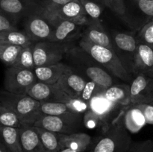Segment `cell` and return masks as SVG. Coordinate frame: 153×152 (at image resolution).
Masks as SVG:
<instances>
[{"instance_id":"6da1fadb","label":"cell","mask_w":153,"mask_h":152,"mask_svg":"<svg viewBox=\"0 0 153 152\" xmlns=\"http://www.w3.org/2000/svg\"><path fill=\"white\" fill-rule=\"evenodd\" d=\"M125 109L118 114L91 149L86 152H126L132 142L131 134L124 122Z\"/></svg>"},{"instance_id":"7a4b0ae2","label":"cell","mask_w":153,"mask_h":152,"mask_svg":"<svg viewBox=\"0 0 153 152\" xmlns=\"http://www.w3.org/2000/svg\"><path fill=\"white\" fill-rule=\"evenodd\" d=\"M0 106L13 110L24 125L34 126L42 113L40 108L41 102L27 94L18 95L2 91L0 98Z\"/></svg>"},{"instance_id":"3957f363","label":"cell","mask_w":153,"mask_h":152,"mask_svg":"<svg viewBox=\"0 0 153 152\" xmlns=\"http://www.w3.org/2000/svg\"><path fill=\"white\" fill-rule=\"evenodd\" d=\"M67 55L70 56L72 62L85 72L89 80L98 83L105 89L114 85L111 75L80 46L72 48Z\"/></svg>"},{"instance_id":"277c9868","label":"cell","mask_w":153,"mask_h":152,"mask_svg":"<svg viewBox=\"0 0 153 152\" xmlns=\"http://www.w3.org/2000/svg\"><path fill=\"white\" fill-rule=\"evenodd\" d=\"M79 46L115 77L124 81L131 80V75L126 69L114 50L82 40L79 42Z\"/></svg>"},{"instance_id":"5b68a950","label":"cell","mask_w":153,"mask_h":152,"mask_svg":"<svg viewBox=\"0 0 153 152\" xmlns=\"http://www.w3.org/2000/svg\"><path fill=\"white\" fill-rule=\"evenodd\" d=\"M60 19L53 12L34 13L25 19L24 31L34 43L50 41Z\"/></svg>"},{"instance_id":"8992f818","label":"cell","mask_w":153,"mask_h":152,"mask_svg":"<svg viewBox=\"0 0 153 152\" xmlns=\"http://www.w3.org/2000/svg\"><path fill=\"white\" fill-rule=\"evenodd\" d=\"M70 43L43 41L33 46L34 63L36 67L58 63L72 49Z\"/></svg>"},{"instance_id":"52a82bcc","label":"cell","mask_w":153,"mask_h":152,"mask_svg":"<svg viewBox=\"0 0 153 152\" xmlns=\"http://www.w3.org/2000/svg\"><path fill=\"white\" fill-rule=\"evenodd\" d=\"M82 120V114L72 113L63 116H51L42 113L34 126L58 134L77 133Z\"/></svg>"},{"instance_id":"ba28073f","label":"cell","mask_w":153,"mask_h":152,"mask_svg":"<svg viewBox=\"0 0 153 152\" xmlns=\"http://www.w3.org/2000/svg\"><path fill=\"white\" fill-rule=\"evenodd\" d=\"M114 51L130 75L134 73V58L137 49L138 41L132 34L124 32H113L111 36Z\"/></svg>"},{"instance_id":"9c48e42d","label":"cell","mask_w":153,"mask_h":152,"mask_svg":"<svg viewBox=\"0 0 153 152\" xmlns=\"http://www.w3.org/2000/svg\"><path fill=\"white\" fill-rule=\"evenodd\" d=\"M37 80L34 71L7 67L4 71V90L13 94L24 95Z\"/></svg>"},{"instance_id":"30bf717a","label":"cell","mask_w":153,"mask_h":152,"mask_svg":"<svg viewBox=\"0 0 153 152\" xmlns=\"http://www.w3.org/2000/svg\"><path fill=\"white\" fill-rule=\"evenodd\" d=\"M0 11L16 24L22 18L45 13L34 0H0Z\"/></svg>"},{"instance_id":"8fae6325","label":"cell","mask_w":153,"mask_h":152,"mask_svg":"<svg viewBox=\"0 0 153 152\" xmlns=\"http://www.w3.org/2000/svg\"><path fill=\"white\" fill-rule=\"evenodd\" d=\"M131 104H153V77L140 73L131 84Z\"/></svg>"},{"instance_id":"7c38bea8","label":"cell","mask_w":153,"mask_h":152,"mask_svg":"<svg viewBox=\"0 0 153 152\" xmlns=\"http://www.w3.org/2000/svg\"><path fill=\"white\" fill-rule=\"evenodd\" d=\"M62 19L76 21L85 25L91 22L83 5L79 0H73L65 4L56 7L52 11Z\"/></svg>"},{"instance_id":"4fadbf2b","label":"cell","mask_w":153,"mask_h":152,"mask_svg":"<svg viewBox=\"0 0 153 152\" xmlns=\"http://www.w3.org/2000/svg\"><path fill=\"white\" fill-rule=\"evenodd\" d=\"M86 83L87 80L82 75L75 72L71 67L61 77L56 85L59 89L70 96L73 98H79Z\"/></svg>"},{"instance_id":"5bb4252c","label":"cell","mask_w":153,"mask_h":152,"mask_svg":"<svg viewBox=\"0 0 153 152\" xmlns=\"http://www.w3.org/2000/svg\"><path fill=\"white\" fill-rule=\"evenodd\" d=\"M83 25H85L76 21L60 19L52 33L50 42L70 43L79 34Z\"/></svg>"},{"instance_id":"9a60e30c","label":"cell","mask_w":153,"mask_h":152,"mask_svg":"<svg viewBox=\"0 0 153 152\" xmlns=\"http://www.w3.org/2000/svg\"><path fill=\"white\" fill-rule=\"evenodd\" d=\"M82 40L114 50L111 38L105 31L100 21H91L82 34Z\"/></svg>"},{"instance_id":"2e32d148","label":"cell","mask_w":153,"mask_h":152,"mask_svg":"<svg viewBox=\"0 0 153 152\" xmlns=\"http://www.w3.org/2000/svg\"><path fill=\"white\" fill-rule=\"evenodd\" d=\"M119 104L108 100L103 95L94 96L89 103V110L98 116L103 124H105V128H107L110 123H108L109 118L113 114V112L117 109Z\"/></svg>"},{"instance_id":"e0dca14e","label":"cell","mask_w":153,"mask_h":152,"mask_svg":"<svg viewBox=\"0 0 153 152\" xmlns=\"http://www.w3.org/2000/svg\"><path fill=\"white\" fill-rule=\"evenodd\" d=\"M70 68L68 65L60 62L53 65L36 67L34 72L39 81L55 84Z\"/></svg>"},{"instance_id":"ac0fdd59","label":"cell","mask_w":153,"mask_h":152,"mask_svg":"<svg viewBox=\"0 0 153 152\" xmlns=\"http://www.w3.org/2000/svg\"><path fill=\"white\" fill-rule=\"evenodd\" d=\"M153 69V49L148 45L138 42L137 52L134 58V73L148 75Z\"/></svg>"},{"instance_id":"d6986e66","label":"cell","mask_w":153,"mask_h":152,"mask_svg":"<svg viewBox=\"0 0 153 152\" xmlns=\"http://www.w3.org/2000/svg\"><path fill=\"white\" fill-rule=\"evenodd\" d=\"M20 138L23 152H46L34 126L25 125L20 128Z\"/></svg>"},{"instance_id":"ffe728a7","label":"cell","mask_w":153,"mask_h":152,"mask_svg":"<svg viewBox=\"0 0 153 152\" xmlns=\"http://www.w3.org/2000/svg\"><path fill=\"white\" fill-rule=\"evenodd\" d=\"M61 149L69 148L79 152H86L91 143V137L85 133H74L71 134H60Z\"/></svg>"},{"instance_id":"44dd1931","label":"cell","mask_w":153,"mask_h":152,"mask_svg":"<svg viewBox=\"0 0 153 152\" xmlns=\"http://www.w3.org/2000/svg\"><path fill=\"white\" fill-rule=\"evenodd\" d=\"M124 122L130 134H137L146 125V119L141 110L135 104L126 106Z\"/></svg>"},{"instance_id":"7402d4cb","label":"cell","mask_w":153,"mask_h":152,"mask_svg":"<svg viewBox=\"0 0 153 152\" xmlns=\"http://www.w3.org/2000/svg\"><path fill=\"white\" fill-rule=\"evenodd\" d=\"M55 92L56 84H48L37 80L28 89L27 95L41 103L54 102Z\"/></svg>"},{"instance_id":"603a6c76","label":"cell","mask_w":153,"mask_h":152,"mask_svg":"<svg viewBox=\"0 0 153 152\" xmlns=\"http://www.w3.org/2000/svg\"><path fill=\"white\" fill-rule=\"evenodd\" d=\"M108 100L122 106L131 104V86L127 84L112 85L102 94Z\"/></svg>"},{"instance_id":"cb8c5ba5","label":"cell","mask_w":153,"mask_h":152,"mask_svg":"<svg viewBox=\"0 0 153 152\" xmlns=\"http://www.w3.org/2000/svg\"><path fill=\"white\" fill-rule=\"evenodd\" d=\"M1 141L11 152H23L20 138V128L1 125Z\"/></svg>"},{"instance_id":"d4e9b609","label":"cell","mask_w":153,"mask_h":152,"mask_svg":"<svg viewBox=\"0 0 153 152\" xmlns=\"http://www.w3.org/2000/svg\"><path fill=\"white\" fill-rule=\"evenodd\" d=\"M46 152H58L61 149L58 133L52 132L39 127L34 126Z\"/></svg>"},{"instance_id":"484cf974","label":"cell","mask_w":153,"mask_h":152,"mask_svg":"<svg viewBox=\"0 0 153 152\" xmlns=\"http://www.w3.org/2000/svg\"><path fill=\"white\" fill-rule=\"evenodd\" d=\"M0 43L19 46L22 48L34 46L33 43L25 32L19 31H12L0 33Z\"/></svg>"},{"instance_id":"4316f807","label":"cell","mask_w":153,"mask_h":152,"mask_svg":"<svg viewBox=\"0 0 153 152\" xmlns=\"http://www.w3.org/2000/svg\"><path fill=\"white\" fill-rule=\"evenodd\" d=\"M22 47L8 43H0V58L7 67L13 66Z\"/></svg>"},{"instance_id":"83f0119b","label":"cell","mask_w":153,"mask_h":152,"mask_svg":"<svg viewBox=\"0 0 153 152\" xmlns=\"http://www.w3.org/2000/svg\"><path fill=\"white\" fill-rule=\"evenodd\" d=\"M33 46L22 48L16 62L12 67L34 71L36 68L33 54Z\"/></svg>"},{"instance_id":"f1b7e54d","label":"cell","mask_w":153,"mask_h":152,"mask_svg":"<svg viewBox=\"0 0 153 152\" xmlns=\"http://www.w3.org/2000/svg\"><path fill=\"white\" fill-rule=\"evenodd\" d=\"M43 114L51 116H63L74 113L65 104L59 102H43L40 108Z\"/></svg>"},{"instance_id":"f546056e","label":"cell","mask_w":153,"mask_h":152,"mask_svg":"<svg viewBox=\"0 0 153 152\" xmlns=\"http://www.w3.org/2000/svg\"><path fill=\"white\" fill-rule=\"evenodd\" d=\"M0 123L4 126L16 128H22L25 126L13 110L3 106H0Z\"/></svg>"},{"instance_id":"4dcf8cb0","label":"cell","mask_w":153,"mask_h":152,"mask_svg":"<svg viewBox=\"0 0 153 152\" xmlns=\"http://www.w3.org/2000/svg\"><path fill=\"white\" fill-rule=\"evenodd\" d=\"M105 90V89L103 88L102 86L99 85L98 83H95L93 80H89L87 81L85 89L81 93L79 98H81L82 101L89 104L91 100L94 96L102 95Z\"/></svg>"},{"instance_id":"1f68e13d","label":"cell","mask_w":153,"mask_h":152,"mask_svg":"<svg viewBox=\"0 0 153 152\" xmlns=\"http://www.w3.org/2000/svg\"><path fill=\"white\" fill-rule=\"evenodd\" d=\"M85 8V12L91 21L100 22L102 13V7L95 0H79Z\"/></svg>"},{"instance_id":"d6a6232c","label":"cell","mask_w":153,"mask_h":152,"mask_svg":"<svg viewBox=\"0 0 153 152\" xmlns=\"http://www.w3.org/2000/svg\"><path fill=\"white\" fill-rule=\"evenodd\" d=\"M95 1L107 6L114 13H116L124 21L126 22L128 21L126 8L124 0H95Z\"/></svg>"},{"instance_id":"836d02e7","label":"cell","mask_w":153,"mask_h":152,"mask_svg":"<svg viewBox=\"0 0 153 152\" xmlns=\"http://www.w3.org/2000/svg\"><path fill=\"white\" fill-rule=\"evenodd\" d=\"M138 38L140 43L148 45L153 49V19L149 20L139 32Z\"/></svg>"},{"instance_id":"e575fe53","label":"cell","mask_w":153,"mask_h":152,"mask_svg":"<svg viewBox=\"0 0 153 152\" xmlns=\"http://www.w3.org/2000/svg\"><path fill=\"white\" fill-rule=\"evenodd\" d=\"M126 152H153V141L151 139L132 142Z\"/></svg>"},{"instance_id":"d590c367","label":"cell","mask_w":153,"mask_h":152,"mask_svg":"<svg viewBox=\"0 0 153 152\" xmlns=\"http://www.w3.org/2000/svg\"><path fill=\"white\" fill-rule=\"evenodd\" d=\"M44 12H50L59 6L65 4L73 0H34Z\"/></svg>"},{"instance_id":"8d00e7d4","label":"cell","mask_w":153,"mask_h":152,"mask_svg":"<svg viewBox=\"0 0 153 152\" xmlns=\"http://www.w3.org/2000/svg\"><path fill=\"white\" fill-rule=\"evenodd\" d=\"M16 24L7 17L3 12L0 11V33L17 31Z\"/></svg>"},{"instance_id":"74e56055","label":"cell","mask_w":153,"mask_h":152,"mask_svg":"<svg viewBox=\"0 0 153 152\" xmlns=\"http://www.w3.org/2000/svg\"><path fill=\"white\" fill-rule=\"evenodd\" d=\"M84 124L88 128H95L100 125V124H102L98 116L94 114L92 111L88 110L84 114Z\"/></svg>"},{"instance_id":"f35d334b","label":"cell","mask_w":153,"mask_h":152,"mask_svg":"<svg viewBox=\"0 0 153 152\" xmlns=\"http://www.w3.org/2000/svg\"><path fill=\"white\" fill-rule=\"evenodd\" d=\"M139 8L151 19H153V1L152 0H135Z\"/></svg>"},{"instance_id":"ab89813d","label":"cell","mask_w":153,"mask_h":152,"mask_svg":"<svg viewBox=\"0 0 153 152\" xmlns=\"http://www.w3.org/2000/svg\"><path fill=\"white\" fill-rule=\"evenodd\" d=\"M143 113L146 119V124L153 125V104H135Z\"/></svg>"},{"instance_id":"60d3db41","label":"cell","mask_w":153,"mask_h":152,"mask_svg":"<svg viewBox=\"0 0 153 152\" xmlns=\"http://www.w3.org/2000/svg\"><path fill=\"white\" fill-rule=\"evenodd\" d=\"M0 152H11L7 147H6L5 145L2 142H0Z\"/></svg>"},{"instance_id":"b9f144b4","label":"cell","mask_w":153,"mask_h":152,"mask_svg":"<svg viewBox=\"0 0 153 152\" xmlns=\"http://www.w3.org/2000/svg\"><path fill=\"white\" fill-rule=\"evenodd\" d=\"M58 152H79L78 151L74 150V149L69 148H62Z\"/></svg>"},{"instance_id":"7bdbcfd3","label":"cell","mask_w":153,"mask_h":152,"mask_svg":"<svg viewBox=\"0 0 153 152\" xmlns=\"http://www.w3.org/2000/svg\"><path fill=\"white\" fill-rule=\"evenodd\" d=\"M147 75H149V77H153V69H152V71H151L150 72H149V74Z\"/></svg>"},{"instance_id":"ee69618b","label":"cell","mask_w":153,"mask_h":152,"mask_svg":"<svg viewBox=\"0 0 153 152\" xmlns=\"http://www.w3.org/2000/svg\"></svg>"},{"instance_id":"f6af8a7d","label":"cell","mask_w":153,"mask_h":152,"mask_svg":"<svg viewBox=\"0 0 153 152\" xmlns=\"http://www.w3.org/2000/svg\"><path fill=\"white\" fill-rule=\"evenodd\" d=\"M152 1H153V0H152Z\"/></svg>"}]
</instances>
